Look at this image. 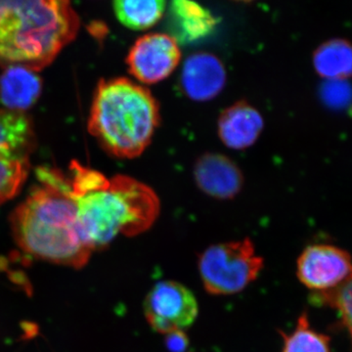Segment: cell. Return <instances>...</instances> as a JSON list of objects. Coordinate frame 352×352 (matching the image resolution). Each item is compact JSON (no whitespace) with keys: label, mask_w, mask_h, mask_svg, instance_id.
<instances>
[{"label":"cell","mask_w":352,"mask_h":352,"mask_svg":"<svg viewBox=\"0 0 352 352\" xmlns=\"http://www.w3.org/2000/svg\"><path fill=\"white\" fill-rule=\"evenodd\" d=\"M144 312L153 330L168 335L190 327L198 316L199 307L195 296L184 285L162 281L146 296Z\"/></svg>","instance_id":"7"},{"label":"cell","mask_w":352,"mask_h":352,"mask_svg":"<svg viewBox=\"0 0 352 352\" xmlns=\"http://www.w3.org/2000/svg\"><path fill=\"white\" fill-rule=\"evenodd\" d=\"M194 175L198 186L214 198H233L242 188V173L237 164L223 155H204L197 161Z\"/></svg>","instance_id":"11"},{"label":"cell","mask_w":352,"mask_h":352,"mask_svg":"<svg viewBox=\"0 0 352 352\" xmlns=\"http://www.w3.org/2000/svg\"><path fill=\"white\" fill-rule=\"evenodd\" d=\"M182 57L179 45L170 34H146L136 41L127 55L129 72L139 82L164 80L178 66Z\"/></svg>","instance_id":"9"},{"label":"cell","mask_w":352,"mask_h":352,"mask_svg":"<svg viewBox=\"0 0 352 352\" xmlns=\"http://www.w3.org/2000/svg\"><path fill=\"white\" fill-rule=\"evenodd\" d=\"M166 2L162 0H119L113 2V11L129 29H149L163 17Z\"/></svg>","instance_id":"16"},{"label":"cell","mask_w":352,"mask_h":352,"mask_svg":"<svg viewBox=\"0 0 352 352\" xmlns=\"http://www.w3.org/2000/svg\"><path fill=\"white\" fill-rule=\"evenodd\" d=\"M43 83L38 72L22 66L6 67L0 76V100L4 109L24 113L38 100Z\"/></svg>","instance_id":"13"},{"label":"cell","mask_w":352,"mask_h":352,"mask_svg":"<svg viewBox=\"0 0 352 352\" xmlns=\"http://www.w3.org/2000/svg\"><path fill=\"white\" fill-rule=\"evenodd\" d=\"M280 333L284 340L282 352H331L330 338L311 328L307 312L298 317L293 332Z\"/></svg>","instance_id":"17"},{"label":"cell","mask_w":352,"mask_h":352,"mask_svg":"<svg viewBox=\"0 0 352 352\" xmlns=\"http://www.w3.org/2000/svg\"><path fill=\"white\" fill-rule=\"evenodd\" d=\"M34 147L31 119L25 113L0 108V205L22 189L31 170Z\"/></svg>","instance_id":"6"},{"label":"cell","mask_w":352,"mask_h":352,"mask_svg":"<svg viewBox=\"0 0 352 352\" xmlns=\"http://www.w3.org/2000/svg\"><path fill=\"white\" fill-rule=\"evenodd\" d=\"M68 177L78 220L94 252L120 235L144 232L157 219L159 199L144 183L122 175L108 178L76 161Z\"/></svg>","instance_id":"2"},{"label":"cell","mask_w":352,"mask_h":352,"mask_svg":"<svg viewBox=\"0 0 352 352\" xmlns=\"http://www.w3.org/2000/svg\"><path fill=\"white\" fill-rule=\"evenodd\" d=\"M170 23L173 38L183 43H194L208 36L214 31L217 21L200 4L186 0L171 3Z\"/></svg>","instance_id":"14"},{"label":"cell","mask_w":352,"mask_h":352,"mask_svg":"<svg viewBox=\"0 0 352 352\" xmlns=\"http://www.w3.org/2000/svg\"><path fill=\"white\" fill-rule=\"evenodd\" d=\"M226 82V68L214 54L196 53L187 58L183 65L182 87L192 100H212L221 92Z\"/></svg>","instance_id":"10"},{"label":"cell","mask_w":352,"mask_h":352,"mask_svg":"<svg viewBox=\"0 0 352 352\" xmlns=\"http://www.w3.org/2000/svg\"><path fill=\"white\" fill-rule=\"evenodd\" d=\"M199 272L206 291L210 295L229 296L239 293L252 283L263 268L249 238L210 245L201 252Z\"/></svg>","instance_id":"5"},{"label":"cell","mask_w":352,"mask_h":352,"mask_svg":"<svg viewBox=\"0 0 352 352\" xmlns=\"http://www.w3.org/2000/svg\"><path fill=\"white\" fill-rule=\"evenodd\" d=\"M263 129V119L261 113L245 102L234 104L219 118V138L230 149L251 147L258 140Z\"/></svg>","instance_id":"12"},{"label":"cell","mask_w":352,"mask_h":352,"mask_svg":"<svg viewBox=\"0 0 352 352\" xmlns=\"http://www.w3.org/2000/svg\"><path fill=\"white\" fill-rule=\"evenodd\" d=\"M314 68L327 80H346L352 76V44L344 39H332L314 52Z\"/></svg>","instance_id":"15"},{"label":"cell","mask_w":352,"mask_h":352,"mask_svg":"<svg viewBox=\"0 0 352 352\" xmlns=\"http://www.w3.org/2000/svg\"><path fill=\"white\" fill-rule=\"evenodd\" d=\"M310 298L314 305L333 308L339 314L352 342V274L340 286L312 293Z\"/></svg>","instance_id":"18"},{"label":"cell","mask_w":352,"mask_h":352,"mask_svg":"<svg viewBox=\"0 0 352 352\" xmlns=\"http://www.w3.org/2000/svg\"><path fill=\"white\" fill-rule=\"evenodd\" d=\"M38 184L10 215L14 239L34 258L60 265H87L94 250L78 220L68 175L41 166Z\"/></svg>","instance_id":"1"},{"label":"cell","mask_w":352,"mask_h":352,"mask_svg":"<svg viewBox=\"0 0 352 352\" xmlns=\"http://www.w3.org/2000/svg\"><path fill=\"white\" fill-rule=\"evenodd\" d=\"M351 274V254L333 245H308L296 263V276L314 293L336 288Z\"/></svg>","instance_id":"8"},{"label":"cell","mask_w":352,"mask_h":352,"mask_svg":"<svg viewBox=\"0 0 352 352\" xmlns=\"http://www.w3.org/2000/svg\"><path fill=\"white\" fill-rule=\"evenodd\" d=\"M321 98L328 107L342 110L352 104V87L346 80H328L321 87Z\"/></svg>","instance_id":"19"},{"label":"cell","mask_w":352,"mask_h":352,"mask_svg":"<svg viewBox=\"0 0 352 352\" xmlns=\"http://www.w3.org/2000/svg\"><path fill=\"white\" fill-rule=\"evenodd\" d=\"M80 29L65 0H0V64L38 72L54 61Z\"/></svg>","instance_id":"3"},{"label":"cell","mask_w":352,"mask_h":352,"mask_svg":"<svg viewBox=\"0 0 352 352\" xmlns=\"http://www.w3.org/2000/svg\"><path fill=\"white\" fill-rule=\"evenodd\" d=\"M160 122L156 99L127 78L102 80L95 90L88 131L113 157L133 159L144 152Z\"/></svg>","instance_id":"4"}]
</instances>
